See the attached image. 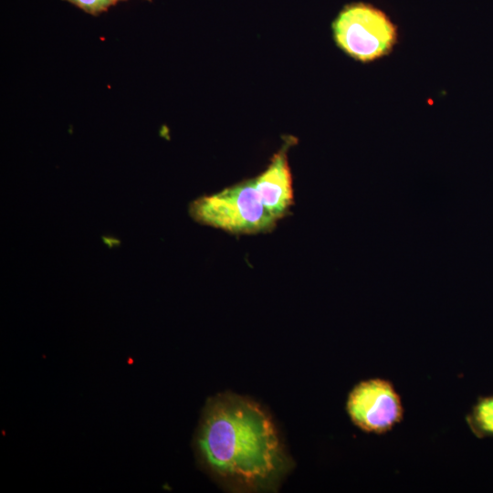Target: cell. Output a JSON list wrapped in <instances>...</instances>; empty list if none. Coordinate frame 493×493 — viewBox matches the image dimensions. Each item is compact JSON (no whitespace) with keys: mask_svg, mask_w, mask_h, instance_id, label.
Segmentation results:
<instances>
[{"mask_svg":"<svg viewBox=\"0 0 493 493\" xmlns=\"http://www.w3.org/2000/svg\"><path fill=\"white\" fill-rule=\"evenodd\" d=\"M295 142L291 136L285 139L267 167L257 176L192 201L189 215L200 225L233 235L273 231L294 205L288 152Z\"/></svg>","mask_w":493,"mask_h":493,"instance_id":"obj_2","label":"cell"},{"mask_svg":"<svg viewBox=\"0 0 493 493\" xmlns=\"http://www.w3.org/2000/svg\"><path fill=\"white\" fill-rule=\"evenodd\" d=\"M72 4L78 8L81 9L85 13L92 16H99L100 14L108 11V9L116 5V0H63Z\"/></svg>","mask_w":493,"mask_h":493,"instance_id":"obj_6","label":"cell"},{"mask_svg":"<svg viewBox=\"0 0 493 493\" xmlns=\"http://www.w3.org/2000/svg\"><path fill=\"white\" fill-rule=\"evenodd\" d=\"M347 412L360 429L375 434L390 431L404 416L398 393L391 382L381 378L358 383L349 394Z\"/></svg>","mask_w":493,"mask_h":493,"instance_id":"obj_4","label":"cell"},{"mask_svg":"<svg viewBox=\"0 0 493 493\" xmlns=\"http://www.w3.org/2000/svg\"><path fill=\"white\" fill-rule=\"evenodd\" d=\"M331 28L337 47L362 63L388 56L398 41V28L388 15L363 2L346 5Z\"/></svg>","mask_w":493,"mask_h":493,"instance_id":"obj_3","label":"cell"},{"mask_svg":"<svg viewBox=\"0 0 493 493\" xmlns=\"http://www.w3.org/2000/svg\"><path fill=\"white\" fill-rule=\"evenodd\" d=\"M467 420L474 432L493 435V397L481 399Z\"/></svg>","mask_w":493,"mask_h":493,"instance_id":"obj_5","label":"cell"},{"mask_svg":"<svg viewBox=\"0 0 493 493\" xmlns=\"http://www.w3.org/2000/svg\"><path fill=\"white\" fill-rule=\"evenodd\" d=\"M116 1L119 2V1H124V0H116Z\"/></svg>","mask_w":493,"mask_h":493,"instance_id":"obj_7","label":"cell"},{"mask_svg":"<svg viewBox=\"0 0 493 493\" xmlns=\"http://www.w3.org/2000/svg\"><path fill=\"white\" fill-rule=\"evenodd\" d=\"M196 446L214 473L246 486L268 482L285 462L269 416L256 403L234 394L209 402Z\"/></svg>","mask_w":493,"mask_h":493,"instance_id":"obj_1","label":"cell"}]
</instances>
